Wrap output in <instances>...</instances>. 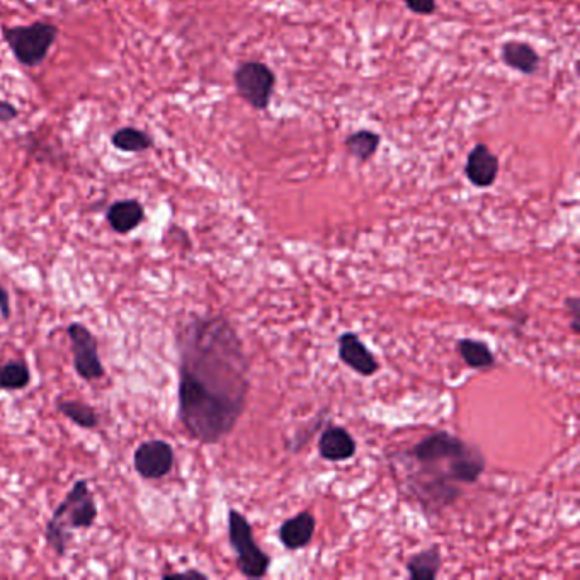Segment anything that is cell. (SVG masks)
<instances>
[{
  "instance_id": "3",
  "label": "cell",
  "mask_w": 580,
  "mask_h": 580,
  "mask_svg": "<svg viewBox=\"0 0 580 580\" xmlns=\"http://www.w3.org/2000/svg\"><path fill=\"white\" fill-rule=\"evenodd\" d=\"M228 540L237 557V569L247 579L266 577L271 567V557L257 545L252 526L242 512L228 511Z\"/></svg>"
},
{
  "instance_id": "22",
  "label": "cell",
  "mask_w": 580,
  "mask_h": 580,
  "mask_svg": "<svg viewBox=\"0 0 580 580\" xmlns=\"http://www.w3.org/2000/svg\"><path fill=\"white\" fill-rule=\"evenodd\" d=\"M19 116V109L7 101H0V123H9Z\"/></svg>"
},
{
  "instance_id": "15",
  "label": "cell",
  "mask_w": 580,
  "mask_h": 580,
  "mask_svg": "<svg viewBox=\"0 0 580 580\" xmlns=\"http://www.w3.org/2000/svg\"><path fill=\"white\" fill-rule=\"evenodd\" d=\"M456 349H458L463 361L472 370H489V368H494L495 366V354L492 353L489 344H485L484 341L461 339L456 344Z\"/></svg>"
},
{
  "instance_id": "8",
  "label": "cell",
  "mask_w": 580,
  "mask_h": 580,
  "mask_svg": "<svg viewBox=\"0 0 580 580\" xmlns=\"http://www.w3.org/2000/svg\"><path fill=\"white\" fill-rule=\"evenodd\" d=\"M337 346H339V359L354 373L370 378L380 370V363L375 358V354L371 353L368 346L359 339L358 334L344 332L337 339Z\"/></svg>"
},
{
  "instance_id": "4",
  "label": "cell",
  "mask_w": 580,
  "mask_h": 580,
  "mask_svg": "<svg viewBox=\"0 0 580 580\" xmlns=\"http://www.w3.org/2000/svg\"><path fill=\"white\" fill-rule=\"evenodd\" d=\"M12 55L24 67H38L45 62L58 38V28L48 23H33L29 26H14L2 31Z\"/></svg>"
},
{
  "instance_id": "9",
  "label": "cell",
  "mask_w": 580,
  "mask_h": 580,
  "mask_svg": "<svg viewBox=\"0 0 580 580\" xmlns=\"http://www.w3.org/2000/svg\"><path fill=\"white\" fill-rule=\"evenodd\" d=\"M465 172L475 188H490L499 174V159L485 143H478L468 154Z\"/></svg>"
},
{
  "instance_id": "19",
  "label": "cell",
  "mask_w": 580,
  "mask_h": 580,
  "mask_svg": "<svg viewBox=\"0 0 580 580\" xmlns=\"http://www.w3.org/2000/svg\"><path fill=\"white\" fill-rule=\"evenodd\" d=\"M31 383V371L24 361H7L0 364V390H24Z\"/></svg>"
},
{
  "instance_id": "14",
  "label": "cell",
  "mask_w": 580,
  "mask_h": 580,
  "mask_svg": "<svg viewBox=\"0 0 580 580\" xmlns=\"http://www.w3.org/2000/svg\"><path fill=\"white\" fill-rule=\"evenodd\" d=\"M405 567L410 580H434L443 567V555L438 546H429L410 558Z\"/></svg>"
},
{
  "instance_id": "13",
  "label": "cell",
  "mask_w": 580,
  "mask_h": 580,
  "mask_svg": "<svg viewBox=\"0 0 580 580\" xmlns=\"http://www.w3.org/2000/svg\"><path fill=\"white\" fill-rule=\"evenodd\" d=\"M502 60L506 62L507 67L526 75L535 74L540 65V57L535 48L521 41H509L502 46Z\"/></svg>"
},
{
  "instance_id": "2",
  "label": "cell",
  "mask_w": 580,
  "mask_h": 580,
  "mask_svg": "<svg viewBox=\"0 0 580 580\" xmlns=\"http://www.w3.org/2000/svg\"><path fill=\"white\" fill-rule=\"evenodd\" d=\"M96 518V501L89 490V484L86 480H77L46 524V543L53 548V552L63 557L67 553L72 531L92 528Z\"/></svg>"
},
{
  "instance_id": "7",
  "label": "cell",
  "mask_w": 580,
  "mask_h": 580,
  "mask_svg": "<svg viewBox=\"0 0 580 580\" xmlns=\"http://www.w3.org/2000/svg\"><path fill=\"white\" fill-rule=\"evenodd\" d=\"M174 448L164 439H152L140 444L133 455V467L145 480H160L174 468Z\"/></svg>"
},
{
  "instance_id": "10",
  "label": "cell",
  "mask_w": 580,
  "mask_h": 580,
  "mask_svg": "<svg viewBox=\"0 0 580 580\" xmlns=\"http://www.w3.org/2000/svg\"><path fill=\"white\" fill-rule=\"evenodd\" d=\"M358 451V444L353 434L346 427L330 426L325 429L319 439V455L322 460L339 461L351 460Z\"/></svg>"
},
{
  "instance_id": "1",
  "label": "cell",
  "mask_w": 580,
  "mask_h": 580,
  "mask_svg": "<svg viewBox=\"0 0 580 580\" xmlns=\"http://www.w3.org/2000/svg\"><path fill=\"white\" fill-rule=\"evenodd\" d=\"M177 346L179 421L196 441L220 443L239 424L251 390L242 339L223 317H193Z\"/></svg>"
},
{
  "instance_id": "17",
  "label": "cell",
  "mask_w": 580,
  "mask_h": 580,
  "mask_svg": "<svg viewBox=\"0 0 580 580\" xmlns=\"http://www.w3.org/2000/svg\"><path fill=\"white\" fill-rule=\"evenodd\" d=\"M60 414L74 422L75 426L82 429H96L99 426V416L91 405L79 402V400H60L57 404Z\"/></svg>"
},
{
  "instance_id": "11",
  "label": "cell",
  "mask_w": 580,
  "mask_h": 580,
  "mask_svg": "<svg viewBox=\"0 0 580 580\" xmlns=\"http://www.w3.org/2000/svg\"><path fill=\"white\" fill-rule=\"evenodd\" d=\"M315 528H317V521L312 512H300L295 518L281 524L279 541L283 543L286 550H302L312 543Z\"/></svg>"
},
{
  "instance_id": "5",
  "label": "cell",
  "mask_w": 580,
  "mask_h": 580,
  "mask_svg": "<svg viewBox=\"0 0 580 580\" xmlns=\"http://www.w3.org/2000/svg\"><path fill=\"white\" fill-rule=\"evenodd\" d=\"M235 89L245 103L251 104L252 108L266 109L271 103L276 75L268 65L261 62H245L235 70Z\"/></svg>"
},
{
  "instance_id": "23",
  "label": "cell",
  "mask_w": 580,
  "mask_h": 580,
  "mask_svg": "<svg viewBox=\"0 0 580 580\" xmlns=\"http://www.w3.org/2000/svg\"><path fill=\"white\" fill-rule=\"evenodd\" d=\"M0 313H2L4 319L11 317V298H9V293L2 285H0Z\"/></svg>"
},
{
  "instance_id": "21",
  "label": "cell",
  "mask_w": 580,
  "mask_h": 580,
  "mask_svg": "<svg viewBox=\"0 0 580 580\" xmlns=\"http://www.w3.org/2000/svg\"><path fill=\"white\" fill-rule=\"evenodd\" d=\"M567 312L570 313V317H572V330H574L575 334H579L580 332V300L579 296H572V298H567Z\"/></svg>"
},
{
  "instance_id": "18",
  "label": "cell",
  "mask_w": 580,
  "mask_h": 580,
  "mask_svg": "<svg viewBox=\"0 0 580 580\" xmlns=\"http://www.w3.org/2000/svg\"><path fill=\"white\" fill-rule=\"evenodd\" d=\"M381 137L378 133L371 130H359L353 135H349L346 140V148L349 155H353L354 159L366 162L376 154V150L380 147Z\"/></svg>"
},
{
  "instance_id": "6",
  "label": "cell",
  "mask_w": 580,
  "mask_h": 580,
  "mask_svg": "<svg viewBox=\"0 0 580 580\" xmlns=\"http://www.w3.org/2000/svg\"><path fill=\"white\" fill-rule=\"evenodd\" d=\"M72 356H74V368L77 375L86 381L101 380L104 376L103 361L99 356L97 339L86 325L74 322L67 329Z\"/></svg>"
},
{
  "instance_id": "16",
  "label": "cell",
  "mask_w": 580,
  "mask_h": 580,
  "mask_svg": "<svg viewBox=\"0 0 580 580\" xmlns=\"http://www.w3.org/2000/svg\"><path fill=\"white\" fill-rule=\"evenodd\" d=\"M111 142L114 147L126 154H140L154 147V138L150 137L147 131L138 130L133 126H126L116 131L111 137Z\"/></svg>"
},
{
  "instance_id": "20",
  "label": "cell",
  "mask_w": 580,
  "mask_h": 580,
  "mask_svg": "<svg viewBox=\"0 0 580 580\" xmlns=\"http://www.w3.org/2000/svg\"><path fill=\"white\" fill-rule=\"evenodd\" d=\"M405 6L419 16H431L436 12V0H404Z\"/></svg>"
},
{
  "instance_id": "12",
  "label": "cell",
  "mask_w": 580,
  "mask_h": 580,
  "mask_svg": "<svg viewBox=\"0 0 580 580\" xmlns=\"http://www.w3.org/2000/svg\"><path fill=\"white\" fill-rule=\"evenodd\" d=\"M106 220L116 234H130L142 225L145 220V210L142 203L137 200L116 201L109 206Z\"/></svg>"
}]
</instances>
